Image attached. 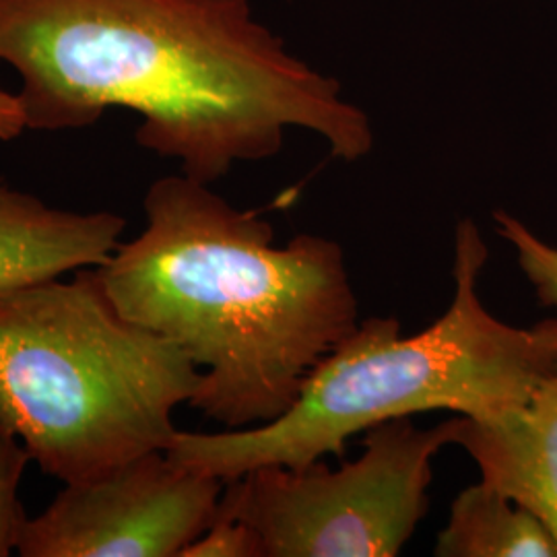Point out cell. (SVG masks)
Instances as JSON below:
<instances>
[{"label": "cell", "instance_id": "cell-1", "mask_svg": "<svg viewBox=\"0 0 557 557\" xmlns=\"http://www.w3.org/2000/svg\"><path fill=\"white\" fill-rule=\"evenodd\" d=\"M0 60L20 73L27 128H87L126 108L143 120V149L205 184L275 158L289 128L343 161L374 147L368 114L250 0H0Z\"/></svg>", "mask_w": 557, "mask_h": 557}, {"label": "cell", "instance_id": "cell-2", "mask_svg": "<svg viewBox=\"0 0 557 557\" xmlns=\"http://www.w3.org/2000/svg\"><path fill=\"white\" fill-rule=\"evenodd\" d=\"M143 211L145 230L98 267L116 308L193 359L188 405L205 418L227 430L281 418L359 324L341 244L275 246L271 221L184 174L156 180Z\"/></svg>", "mask_w": 557, "mask_h": 557}, {"label": "cell", "instance_id": "cell-3", "mask_svg": "<svg viewBox=\"0 0 557 557\" xmlns=\"http://www.w3.org/2000/svg\"><path fill=\"white\" fill-rule=\"evenodd\" d=\"M490 257L473 220L455 232V296L446 312L405 337L393 317L361 320L320 361L281 418L218 434L178 432L168 457L230 481L267 465L304 467L341 457L347 440L425 411L490 418L527 403L557 374V319L520 329L479 296Z\"/></svg>", "mask_w": 557, "mask_h": 557}, {"label": "cell", "instance_id": "cell-4", "mask_svg": "<svg viewBox=\"0 0 557 557\" xmlns=\"http://www.w3.org/2000/svg\"><path fill=\"white\" fill-rule=\"evenodd\" d=\"M200 376L178 345L120 312L98 269L0 296V413L64 485L168 450Z\"/></svg>", "mask_w": 557, "mask_h": 557}, {"label": "cell", "instance_id": "cell-5", "mask_svg": "<svg viewBox=\"0 0 557 557\" xmlns=\"http://www.w3.org/2000/svg\"><path fill=\"white\" fill-rule=\"evenodd\" d=\"M455 442V418L370 428L363 453L338 469L267 465L225 481L215 517L244 522L262 557H395L425 517L432 462Z\"/></svg>", "mask_w": 557, "mask_h": 557}, {"label": "cell", "instance_id": "cell-6", "mask_svg": "<svg viewBox=\"0 0 557 557\" xmlns=\"http://www.w3.org/2000/svg\"><path fill=\"white\" fill-rule=\"evenodd\" d=\"M225 481L180 465L165 450L66 483L27 518L23 557H182L215 520Z\"/></svg>", "mask_w": 557, "mask_h": 557}, {"label": "cell", "instance_id": "cell-7", "mask_svg": "<svg viewBox=\"0 0 557 557\" xmlns=\"http://www.w3.org/2000/svg\"><path fill=\"white\" fill-rule=\"evenodd\" d=\"M455 446L481 481L531 510L557 543V374L531 398L490 418H455Z\"/></svg>", "mask_w": 557, "mask_h": 557}, {"label": "cell", "instance_id": "cell-8", "mask_svg": "<svg viewBox=\"0 0 557 557\" xmlns=\"http://www.w3.org/2000/svg\"><path fill=\"white\" fill-rule=\"evenodd\" d=\"M124 230L119 213L62 211L0 178V296L98 269L112 259Z\"/></svg>", "mask_w": 557, "mask_h": 557}, {"label": "cell", "instance_id": "cell-9", "mask_svg": "<svg viewBox=\"0 0 557 557\" xmlns=\"http://www.w3.org/2000/svg\"><path fill=\"white\" fill-rule=\"evenodd\" d=\"M434 556L557 557V543L531 510L479 481L453 502Z\"/></svg>", "mask_w": 557, "mask_h": 557}, {"label": "cell", "instance_id": "cell-10", "mask_svg": "<svg viewBox=\"0 0 557 557\" xmlns=\"http://www.w3.org/2000/svg\"><path fill=\"white\" fill-rule=\"evenodd\" d=\"M29 460L25 444L0 413V557L20 547L21 533L29 518L20 499L21 478Z\"/></svg>", "mask_w": 557, "mask_h": 557}, {"label": "cell", "instance_id": "cell-11", "mask_svg": "<svg viewBox=\"0 0 557 557\" xmlns=\"http://www.w3.org/2000/svg\"><path fill=\"white\" fill-rule=\"evenodd\" d=\"M496 232L517 252L518 267L533 285L543 306L557 308V248L539 238L522 221L506 213H494Z\"/></svg>", "mask_w": 557, "mask_h": 557}, {"label": "cell", "instance_id": "cell-12", "mask_svg": "<svg viewBox=\"0 0 557 557\" xmlns=\"http://www.w3.org/2000/svg\"><path fill=\"white\" fill-rule=\"evenodd\" d=\"M182 557H262L257 535L239 520L215 517Z\"/></svg>", "mask_w": 557, "mask_h": 557}, {"label": "cell", "instance_id": "cell-13", "mask_svg": "<svg viewBox=\"0 0 557 557\" xmlns=\"http://www.w3.org/2000/svg\"><path fill=\"white\" fill-rule=\"evenodd\" d=\"M27 131V120L17 94L0 89V140H13Z\"/></svg>", "mask_w": 557, "mask_h": 557}]
</instances>
